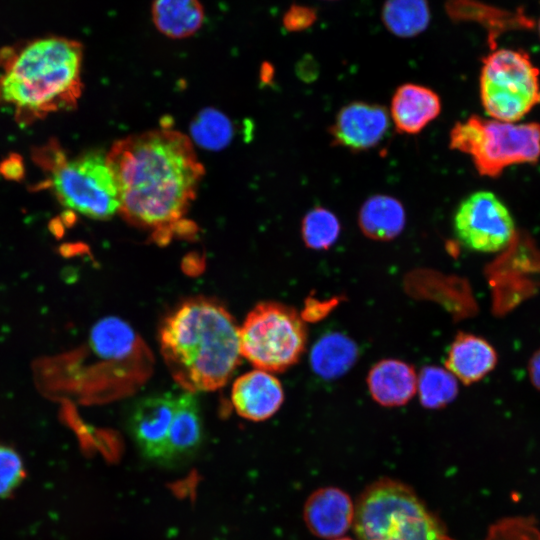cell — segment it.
Returning a JSON list of instances; mask_svg holds the SVG:
<instances>
[{
    "mask_svg": "<svg viewBox=\"0 0 540 540\" xmlns=\"http://www.w3.org/2000/svg\"><path fill=\"white\" fill-rule=\"evenodd\" d=\"M106 158L128 223L160 239L181 229L204 175L186 135L169 128L131 135Z\"/></svg>",
    "mask_w": 540,
    "mask_h": 540,
    "instance_id": "cell-1",
    "label": "cell"
},
{
    "mask_svg": "<svg viewBox=\"0 0 540 540\" xmlns=\"http://www.w3.org/2000/svg\"><path fill=\"white\" fill-rule=\"evenodd\" d=\"M160 350L172 377L185 391L216 390L239 365V327L222 304L194 297L163 321Z\"/></svg>",
    "mask_w": 540,
    "mask_h": 540,
    "instance_id": "cell-2",
    "label": "cell"
},
{
    "mask_svg": "<svg viewBox=\"0 0 540 540\" xmlns=\"http://www.w3.org/2000/svg\"><path fill=\"white\" fill-rule=\"evenodd\" d=\"M83 46L58 36L36 39L7 59L0 75V102L19 123L76 106L82 92Z\"/></svg>",
    "mask_w": 540,
    "mask_h": 540,
    "instance_id": "cell-3",
    "label": "cell"
},
{
    "mask_svg": "<svg viewBox=\"0 0 540 540\" xmlns=\"http://www.w3.org/2000/svg\"><path fill=\"white\" fill-rule=\"evenodd\" d=\"M353 527L358 540H454L413 489L389 478L361 493Z\"/></svg>",
    "mask_w": 540,
    "mask_h": 540,
    "instance_id": "cell-4",
    "label": "cell"
},
{
    "mask_svg": "<svg viewBox=\"0 0 540 540\" xmlns=\"http://www.w3.org/2000/svg\"><path fill=\"white\" fill-rule=\"evenodd\" d=\"M49 186L65 207L92 219H109L120 209L115 177L106 155L87 152L69 158L54 141L34 155Z\"/></svg>",
    "mask_w": 540,
    "mask_h": 540,
    "instance_id": "cell-5",
    "label": "cell"
},
{
    "mask_svg": "<svg viewBox=\"0 0 540 540\" xmlns=\"http://www.w3.org/2000/svg\"><path fill=\"white\" fill-rule=\"evenodd\" d=\"M449 146L472 158L480 175L497 177L514 164L540 158V124L505 122L472 115L455 123Z\"/></svg>",
    "mask_w": 540,
    "mask_h": 540,
    "instance_id": "cell-6",
    "label": "cell"
},
{
    "mask_svg": "<svg viewBox=\"0 0 540 540\" xmlns=\"http://www.w3.org/2000/svg\"><path fill=\"white\" fill-rule=\"evenodd\" d=\"M306 343V325L297 311L278 302L258 303L239 327L241 357L267 372L297 363Z\"/></svg>",
    "mask_w": 540,
    "mask_h": 540,
    "instance_id": "cell-7",
    "label": "cell"
},
{
    "mask_svg": "<svg viewBox=\"0 0 540 540\" xmlns=\"http://www.w3.org/2000/svg\"><path fill=\"white\" fill-rule=\"evenodd\" d=\"M480 97L493 119L519 121L540 104L539 70L524 52L496 50L483 61Z\"/></svg>",
    "mask_w": 540,
    "mask_h": 540,
    "instance_id": "cell-8",
    "label": "cell"
},
{
    "mask_svg": "<svg viewBox=\"0 0 540 540\" xmlns=\"http://www.w3.org/2000/svg\"><path fill=\"white\" fill-rule=\"evenodd\" d=\"M453 228L468 249L492 253L505 248L515 234L514 220L505 204L493 193L477 191L458 206Z\"/></svg>",
    "mask_w": 540,
    "mask_h": 540,
    "instance_id": "cell-9",
    "label": "cell"
},
{
    "mask_svg": "<svg viewBox=\"0 0 540 540\" xmlns=\"http://www.w3.org/2000/svg\"><path fill=\"white\" fill-rule=\"evenodd\" d=\"M176 396L171 393L148 395L138 399L130 410L128 430L146 459L164 463Z\"/></svg>",
    "mask_w": 540,
    "mask_h": 540,
    "instance_id": "cell-10",
    "label": "cell"
},
{
    "mask_svg": "<svg viewBox=\"0 0 540 540\" xmlns=\"http://www.w3.org/2000/svg\"><path fill=\"white\" fill-rule=\"evenodd\" d=\"M389 126L385 107L355 101L339 110L329 133L335 146L360 152L376 147L384 139Z\"/></svg>",
    "mask_w": 540,
    "mask_h": 540,
    "instance_id": "cell-11",
    "label": "cell"
},
{
    "mask_svg": "<svg viewBox=\"0 0 540 540\" xmlns=\"http://www.w3.org/2000/svg\"><path fill=\"white\" fill-rule=\"evenodd\" d=\"M231 399L236 412L252 421H263L281 407L284 392L279 380L267 371L256 369L237 378Z\"/></svg>",
    "mask_w": 540,
    "mask_h": 540,
    "instance_id": "cell-12",
    "label": "cell"
},
{
    "mask_svg": "<svg viewBox=\"0 0 540 540\" xmlns=\"http://www.w3.org/2000/svg\"><path fill=\"white\" fill-rule=\"evenodd\" d=\"M355 506L349 495L336 487L316 490L305 504L309 530L324 539L340 538L353 525Z\"/></svg>",
    "mask_w": 540,
    "mask_h": 540,
    "instance_id": "cell-13",
    "label": "cell"
},
{
    "mask_svg": "<svg viewBox=\"0 0 540 540\" xmlns=\"http://www.w3.org/2000/svg\"><path fill=\"white\" fill-rule=\"evenodd\" d=\"M441 100L432 89L413 83L399 86L393 94L390 114L396 130L417 134L441 112Z\"/></svg>",
    "mask_w": 540,
    "mask_h": 540,
    "instance_id": "cell-14",
    "label": "cell"
},
{
    "mask_svg": "<svg viewBox=\"0 0 540 540\" xmlns=\"http://www.w3.org/2000/svg\"><path fill=\"white\" fill-rule=\"evenodd\" d=\"M497 364V353L484 338L460 332L451 343L445 365L456 379L469 385L480 381Z\"/></svg>",
    "mask_w": 540,
    "mask_h": 540,
    "instance_id": "cell-15",
    "label": "cell"
},
{
    "mask_svg": "<svg viewBox=\"0 0 540 540\" xmlns=\"http://www.w3.org/2000/svg\"><path fill=\"white\" fill-rule=\"evenodd\" d=\"M203 422L200 405L195 393L176 396V406L169 429L164 463L183 460L192 456L202 444Z\"/></svg>",
    "mask_w": 540,
    "mask_h": 540,
    "instance_id": "cell-16",
    "label": "cell"
},
{
    "mask_svg": "<svg viewBox=\"0 0 540 540\" xmlns=\"http://www.w3.org/2000/svg\"><path fill=\"white\" fill-rule=\"evenodd\" d=\"M367 384L372 398L385 407L402 406L417 391L414 368L401 360L384 359L369 371Z\"/></svg>",
    "mask_w": 540,
    "mask_h": 540,
    "instance_id": "cell-17",
    "label": "cell"
},
{
    "mask_svg": "<svg viewBox=\"0 0 540 540\" xmlns=\"http://www.w3.org/2000/svg\"><path fill=\"white\" fill-rule=\"evenodd\" d=\"M151 18L158 32L179 40L200 30L205 21V10L200 0H153Z\"/></svg>",
    "mask_w": 540,
    "mask_h": 540,
    "instance_id": "cell-18",
    "label": "cell"
},
{
    "mask_svg": "<svg viewBox=\"0 0 540 540\" xmlns=\"http://www.w3.org/2000/svg\"><path fill=\"white\" fill-rule=\"evenodd\" d=\"M405 210L401 202L388 195H373L361 206L358 223L362 233L373 240L389 241L404 229Z\"/></svg>",
    "mask_w": 540,
    "mask_h": 540,
    "instance_id": "cell-19",
    "label": "cell"
},
{
    "mask_svg": "<svg viewBox=\"0 0 540 540\" xmlns=\"http://www.w3.org/2000/svg\"><path fill=\"white\" fill-rule=\"evenodd\" d=\"M89 344L93 352L106 360L129 359L138 345L137 336L123 320L109 316L99 320L91 329Z\"/></svg>",
    "mask_w": 540,
    "mask_h": 540,
    "instance_id": "cell-20",
    "label": "cell"
},
{
    "mask_svg": "<svg viewBox=\"0 0 540 540\" xmlns=\"http://www.w3.org/2000/svg\"><path fill=\"white\" fill-rule=\"evenodd\" d=\"M357 357L353 341L340 333L327 334L314 345L311 365L318 375L332 379L345 373Z\"/></svg>",
    "mask_w": 540,
    "mask_h": 540,
    "instance_id": "cell-21",
    "label": "cell"
},
{
    "mask_svg": "<svg viewBox=\"0 0 540 540\" xmlns=\"http://www.w3.org/2000/svg\"><path fill=\"white\" fill-rule=\"evenodd\" d=\"M385 27L395 36L413 37L430 22L427 0H386L382 10Z\"/></svg>",
    "mask_w": 540,
    "mask_h": 540,
    "instance_id": "cell-22",
    "label": "cell"
},
{
    "mask_svg": "<svg viewBox=\"0 0 540 540\" xmlns=\"http://www.w3.org/2000/svg\"><path fill=\"white\" fill-rule=\"evenodd\" d=\"M417 390L424 407L439 409L452 402L457 396V379L448 370L437 366H426L417 376Z\"/></svg>",
    "mask_w": 540,
    "mask_h": 540,
    "instance_id": "cell-23",
    "label": "cell"
},
{
    "mask_svg": "<svg viewBox=\"0 0 540 540\" xmlns=\"http://www.w3.org/2000/svg\"><path fill=\"white\" fill-rule=\"evenodd\" d=\"M340 229L336 215L323 207L307 212L301 225L304 243L313 250L329 249L337 241Z\"/></svg>",
    "mask_w": 540,
    "mask_h": 540,
    "instance_id": "cell-24",
    "label": "cell"
},
{
    "mask_svg": "<svg viewBox=\"0 0 540 540\" xmlns=\"http://www.w3.org/2000/svg\"><path fill=\"white\" fill-rule=\"evenodd\" d=\"M193 140L206 149H221L231 140V121L221 112L208 108L202 110L191 124Z\"/></svg>",
    "mask_w": 540,
    "mask_h": 540,
    "instance_id": "cell-25",
    "label": "cell"
},
{
    "mask_svg": "<svg viewBox=\"0 0 540 540\" xmlns=\"http://www.w3.org/2000/svg\"><path fill=\"white\" fill-rule=\"evenodd\" d=\"M20 454L12 447L0 444V498H7L25 478Z\"/></svg>",
    "mask_w": 540,
    "mask_h": 540,
    "instance_id": "cell-26",
    "label": "cell"
},
{
    "mask_svg": "<svg viewBox=\"0 0 540 540\" xmlns=\"http://www.w3.org/2000/svg\"><path fill=\"white\" fill-rule=\"evenodd\" d=\"M485 540H540V532L528 518H507L493 525Z\"/></svg>",
    "mask_w": 540,
    "mask_h": 540,
    "instance_id": "cell-27",
    "label": "cell"
},
{
    "mask_svg": "<svg viewBox=\"0 0 540 540\" xmlns=\"http://www.w3.org/2000/svg\"><path fill=\"white\" fill-rule=\"evenodd\" d=\"M315 18L313 9L302 5H293L284 14L283 25L288 31H301L311 26Z\"/></svg>",
    "mask_w": 540,
    "mask_h": 540,
    "instance_id": "cell-28",
    "label": "cell"
},
{
    "mask_svg": "<svg viewBox=\"0 0 540 540\" xmlns=\"http://www.w3.org/2000/svg\"><path fill=\"white\" fill-rule=\"evenodd\" d=\"M528 374L533 386L540 390V349H538L529 360Z\"/></svg>",
    "mask_w": 540,
    "mask_h": 540,
    "instance_id": "cell-29",
    "label": "cell"
},
{
    "mask_svg": "<svg viewBox=\"0 0 540 540\" xmlns=\"http://www.w3.org/2000/svg\"><path fill=\"white\" fill-rule=\"evenodd\" d=\"M333 540H353V539H350V538H336V539H333Z\"/></svg>",
    "mask_w": 540,
    "mask_h": 540,
    "instance_id": "cell-30",
    "label": "cell"
},
{
    "mask_svg": "<svg viewBox=\"0 0 540 540\" xmlns=\"http://www.w3.org/2000/svg\"><path fill=\"white\" fill-rule=\"evenodd\" d=\"M538 29H539V33H540V20H539V24H538Z\"/></svg>",
    "mask_w": 540,
    "mask_h": 540,
    "instance_id": "cell-31",
    "label": "cell"
}]
</instances>
